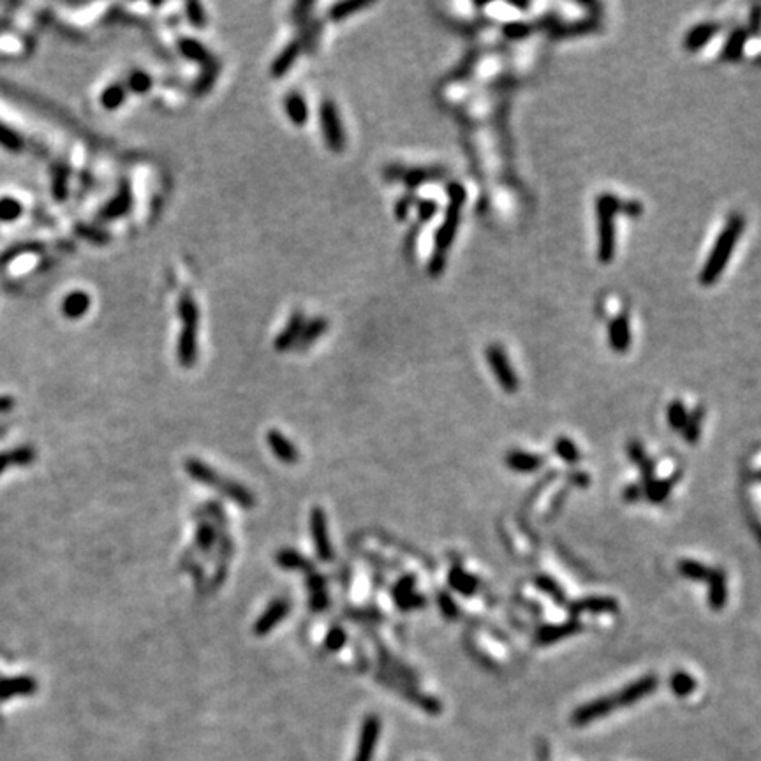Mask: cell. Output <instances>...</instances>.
<instances>
[{
  "mask_svg": "<svg viewBox=\"0 0 761 761\" xmlns=\"http://www.w3.org/2000/svg\"><path fill=\"white\" fill-rule=\"evenodd\" d=\"M709 603L712 610H723L728 600L726 575L723 569H714L712 577L709 578Z\"/></svg>",
  "mask_w": 761,
  "mask_h": 761,
  "instance_id": "22",
  "label": "cell"
},
{
  "mask_svg": "<svg viewBox=\"0 0 761 761\" xmlns=\"http://www.w3.org/2000/svg\"><path fill=\"white\" fill-rule=\"evenodd\" d=\"M620 211V201L610 193H603L595 200L598 217V259L608 264L615 257V215Z\"/></svg>",
  "mask_w": 761,
  "mask_h": 761,
  "instance_id": "5",
  "label": "cell"
},
{
  "mask_svg": "<svg viewBox=\"0 0 761 761\" xmlns=\"http://www.w3.org/2000/svg\"><path fill=\"white\" fill-rule=\"evenodd\" d=\"M88 307H90V296L83 291H72V293L65 294L62 300V314L69 319H78V317L85 316L88 312Z\"/></svg>",
  "mask_w": 761,
  "mask_h": 761,
  "instance_id": "20",
  "label": "cell"
},
{
  "mask_svg": "<svg viewBox=\"0 0 761 761\" xmlns=\"http://www.w3.org/2000/svg\"><path fill=\"white\" fill-rule=\"evenodd\" d=\"M319 124L321 132L324 136V141L332 152H342L346 148V131H344L340 113L337 110L335 102L326 99L319 106Z\"/></svg>",
  "mask_w": 761,
  "mask_h": 761,
  "instance_id": "6",
  "label": "cell"
},
{
  "mask_svg": "<svg viewBox=\"0 0 761 761\" xmlns=\"http://www.w3.org/2000/svg\"><path fill=\"white\" fill-rule=\"evenodd\" d=\"M703 418H705V411L701 406L696 407V409L691 412L689 418H687L686 426H684V439H686V442H689V444L698 442L701 433V423H703Z\"/></svg>",
  "mask_w": 761,
  "mask_h": 761,
  "instance_id": "30",
  "label": "cell"
},
{
  "mask_svg": "<svg viewBox=\"0 0 761 761\" xmlns=\"http://www.w3.org/2000/svg\"><path fill=\"white\" fill-rule=\"evenodd\" d=\"M291 611V601L287 598H277L266 607V610L259 615V618L254 624L253 631L256 636H266L270 631L275 630L280 622L287 617Z\"/></svg>",
  "mask_w": 761,
  "mask_h": 761,
  "instance_id": "11",
  "label": "cell"
},
{
  "mask_svg": "<svg viewBox=\"0 0 761 761\" xmlns=\"http://www.w3.org/2000/svg\"><path fill=\"white\" fill-rule=\"evenodd\" d=\"M657 686H659V680H657L656 675H643L641 678L634 680V682L627 684L626 687H622L617 694H615V703L618 707H631L636 701L643 700L645 696H650V694L656 693Z\"/></svg>",
  "mask_w": 761,
  "mask_h": 761,
  "instance_id": "10",
  "label": "cell"
},
{
  "mask_svg": "<svg viewBox=\"0 0 761 761\" xmlns=\"http://www.w3.org/2000/svg\"><path fill=\"white\" fill-rule=\"evenodd\" d=\"M675 479L678 481V476H673L670 479H652L650 483L643 486V495L650 502H663L670 494Z\"/></svg>",
  "mask_w": 761,
  "mask_h": 761,
  "instance_id": "28",
  "label": "cell"
},
{
  "mask_svg": "<svg viewBox=\"0 0 761 761\" xmlns=\"http://www.w3.org/2000/svg\"><path fill=\"white\" fill-rule=\"evenodd\" d=\"M666 418H668V425H670L671 430H684L689 415H687L686 411V406H684L680 400H673V402L668 406Z\"/></svg>",
  "mask_w": 761,
  "mask_h": 761,
  "instance_id": "32",
  "label": "cell"
},
{
  "mask_svg": "<svg viewBox=\"0 0 761 761\" xmlns=\"http://www.w3.org/2000/svg\"><path fill=\"white\" fill-rule=\"evenodd\" d=\"M127 87L131 88L132 92H136V94H145V92H148L152 88V78L147 74V72H132L131 76H129V83Z\"/></svg>",
  "mask_w": 761,
  "mask_h": 761,
  "instance_id": "38",
  "label": "cell"
},
{
  "mask_svg": "<svg viewBox=\"0 0 761 761\" xmlns=\"http://www.w3.org/2000/svg\"><path fill=\"white\" fill-rule=\"evenodd\" d=\"M438 603H439V608H441L442 615H444L446 618H455L456 615H458V608H456L455 600H453L451 594H448V592L444 591L439 592Z\"/></svg>",
  "mask_w": 761,
  "mask_h": 761,
  "instance_id": "42",
  "label": "cell"
},
{
  "mask_svg": "<svg viewBox=\"0 0 761 761\" xmlns=\"http://www.w3.org/2000/svg\"><path fill=\"white\" fill-rule=\"evenodd\" d=\"M568 479H569V483H573L575 486H587L588 483H591L588 476L585 474V472H580V471L571 472V474L568 476Z\"/></svg>",
  "mask_w": 761,
  "mask_h": 761,
  "instance_id": "50",
  "label": "cell"
},
{
  "mask_svg": "<svg viewBox=\"0 0 761 761\" xmlns=\"http://www.w3.org/2000/svg\"><path fill=\"white\" fill-rule=\"evenodd\" d=\"M298 53H300V45H298V42H291V45L287 46L282 53H280L279 57L275 58V62L271 64V74L275 76V78H280V76L286 74V72L293 67L294 62H296Z\"/></svg>",
  "mask_w": 761,
  "mask_h": 761,
  "instance_id": "27",
  "label": "cell"
},
{
  "mask_svg": "<svg viewBox=\"0 0 761 761\" xmlns=\"http://www.w3.org/2000/svg\"><path fill=\"white\" fill-rule=\"evenodd\" d=\"M670 689L675 696L686 698L696 689V680L687 671H675L670 678Z\"/></svg>",
  "mask_w": 761,
  "mask_h": 761,
  "instance_id": "29",
  "label": "cell"
},
{
  "mask_svg": "<svg viewBox=\"0 0 761 761\" xmlns=\"http://www.w3.org/2000/svg\"><path fill=\"white\" fill-rule=\"evenodd\" d=\"M266 444L270 446L271 453L275 455V458L284 462V464L293 465L300 460V453H298L296 446L282 432H279V430H270L266 433Z\"/></svg>",
  "mask_w": 761,
  "mask_h": 761,
  "instance_id": "14",
  "label": "cell"
},
{
  "mask_svg": "<svg viewBox=\"0 0 761 761\" xmlns=\"http://www.w3.org/2000/svg\"><path fill=\"white\" fill-rule=\"evenodd\" d=\"M178 316L182 319V330L178 335L177 356L184 369H191L198 360V332H200V310L194 298L184 293L178 302Z\"/></svg>",
  "mask_w": 761,
  "mask_h": 761,
  "instance_id": "4",
  "label": "cell"
},
{
  "mask_svg": "<svg viewBox=\"0 0 761 761\" xmlns=\"http://www.w3.org/2000/svg\"><path fill=\"white\" fill-rule=\"evenodd\" d=\"M124 101H125V87H122V85H113V87L106 88V90L102 92L101 102L104 108H108V110H117L118 106H120Z\"/></svg>",
  "mask_w": 761,
  "mask_h": 761,
  "instance_id": "35",
  "label": "cell"
},
{
  "mask_svg": "<svg viewBox=\"0 0 761 761\" xmlns=\"http://www.w3.org/2000/svg\"><path fill=\"white\" fill-rule=\"evenodd\" d=\"M196 541H198V545H200L201 548H205V550H207V548H210L211 545H214V541H215L214 529H211L210 525H207V524L201 525V527L198 529V532H196Z\"/></svg>",
  "mask_w": 761,
  "mask_h": 761,
  "instance_id": "44",
  "label": "cell"
},
{
  "mask_svg": "<svg viewBox=\"0 0 761 761\" xmlns=\"http://www.w3.org/2000/svg\"><path fill=\"white\" fill-rule=\"evenodd\" d=\"M747 38H749V31H746V29H737L730 35V39H728V42L723 48L724 61H739L742 57L744 48H746Z\"/></svg>",
  "mask_w": 761,
  "mask_h": 761,
  "instance_id": "26",
  "label": "cell"
},
{
  "mask_svg": "<svg viewBox=\"0 0 761 761\" xmlns=\"http://www.w3.org/2000/svg\"><path fill=\"white\" fill-rule=\"evenodd\" d=\"M627 456H630V460L633 462V464L640 465L641 462L647 458V455H645L643 444H641L640 441H631L630 446H627Z\"/></svg>",
  "mask_w": 761,
  "mask_h": 761,
  "instance_id": "45",
  "label": "cell"
},
{
  "mask_svg": "<svg viewBox=\"0 0 761 761\" xmlns=\"http://www.w3.org/2000/svg\"><path fill=\"white\" fill-rule=\"evenodd\" d=\"M309 524H310V532H312L314 547H316L317 557L323 562H328L333 559V548L332 541H330L328 534V520H326V513L316 506V508L310 511L309 515Z\"/></svg>",
  "mask_w": 761,
  "mask_h": 761,
  "instance_id": "8",
  "label": "cell"
},
{
  "mask_svg": "<svg viewBox=\"0 0 761 761\" xmlns=\"http://www.w3.org/2000/svg\"><path fill=\"white\" fill-rule=\"evenodd\" d=\"M719 29L721 26L712 22L700 23L694 29H691L686 34V38H684V48H686V51H698V49L703 48L719 32Z\"/></svg>",
  "mask_w": 761,
  "mask_h": 761,
  "instance_id": "17",
  "label": "cell"
},
{
  "mask_svg": "<svg viewBox=\"0 0 761 761\" xmlns=\"http://www.w3.org/2000/svg\"><path fill=\"white\" fill-rule=\"evenodd\" d=\"M638 467H640L641 479H643V485H641V486H645V485H647V483H650L652 479H654V469H656V467H654V460L645 458L643 462H641V464L638 465Z\"/></svg>",
  "mask_w": 761,
  "mask_h": 761,
  "instance_id": "47",
  "label": "cell"
},
{
  "mask_svg": "<svg viewBox=\"0 0 761 761\" xmlns=\"http://www.w3.org/2000/svg\"><path fill=\"white\" fill-rule=\"evenodd\" d=\"M418 210H419V219L423 221H428L432 219L433 215H435V211H438V205L433 203V201H423V203L418 205Z\"/></svg>",
  "mask_w": 761,
  "mask_h": 761,
  "instance_id": "49",
  "label": "cell"
},
{
  "mask_svg": "<svg viewBox=\"0 0 761 761\" xmlns=\"http://www.w3.org/2000/svg\"><path fill=\"white\" fill-rule=\"evenodd\" d=\"M761 29V8H756L753 13V18H751V31H760Z\"/></svg>",
  "mask_w": 761,
  "mask_h": 761,
  "instance_id": "51",
  "label": "cell"
},
{
  "mask_svg": "<svg viewBox=\"0 0 761 761\" xmlns=\"http://www.w3.org/2000/svg\"><path fill=\"white\" fill-rule=\"evenodd\" d=\"M275 562L279 568L289 569V571H307V573H312V562L307 561L300 552L291 550V548H284L279 550L275 555Z\"/></svg>",
  "mask_w": 761,
  "mask_h": 761,
  "instance_id": "23",
  "label": "cell"
},
{
  "mask_svg": "<svg viewBox=\"0 0 761 761\" xmlns=\"http://www.w3.org/2000/svg\"><path fill=\"white\" fill-rule=\"evenodd\" d=\"M618 610V603L614 598H601V595H594V598H584V600H578L575 603L569 604V611L571 615H580L582 611H592V614H614Z\"/></svg>",
  "mask_w": 761,
  "mask_h": 761,
  "instance_id": "16",
  "label": "cell"
},
{
  "mask_svg": "<svg viewBox=\"0 0 761 761\" xmlns=\"http://www.w3.org/2000/svg\"><path fill=\"white\" fill-rule=\"evenodd\" d=\"M180 49L185 53V55H187L189 58H191V61H196V62L210 61V55H208L207 49H205L200 42L193 41V39H184V41H180Z\"/></svg>",
  "mask_w": 761,
  "mask_h": 761,
  "instance_id": "36",
  "label": "cell"
},
{
  "mask_svg": "<svg viewBox=\"0 0 761 761\" xmlns=\"http://www.w3.org/2000/svg\"><path fill=\"white\" fill-rule=\"evenodd\" d=\"M534 584L538 585V587L541 588V591L545 592V594L550 595V598L555 601V603H557V604H566V595H564V592H562V588L559 587V584L554 580V578L545 577V575H541V577L536 578Z\"/></svg>",
  "mask_w": 761,
  "mask_h": 761,
  "instance_id": "34",
  "label": "cell"
},
{
  "mask_svg": "<svg viewBox=\"0 0 761 761\" xmlns=\"http://www.w3.org/2000/svg\"><path fill=\"white\" fill-rule=\"evenodd\" d=\"M310 608H312L314 611H323L326 610V607H328V595H326V591H317V592H310Z\"/></svg>",
  "mask_w": 761,
  "mask_h": 761,
  "instance_id": "46",
  "label": "cell"
},
{
  "mask_svg": "<svg viewBox=\"0 0 761 761\" xmlns=\"http://www.w3.org/2000/svg\"><path fill=\"white\" fill-rule=\"evenodd\" d=\"M677 569H678V573L682 575L684 578H687V580H694V582H709V578L712 577V571H714V569L701 564V562L689 561V559H684V561L678 562Z\"/></svg>",
  "mask_w": 761,
  "mask_h": 761,
  "instance_id": "25",
  "label": "cell"
},
{
  "mask_svg": "<svg viewBox=\"0 0 761 761\" xmlns=\"http://www.w3.org/2000/svg\"><path fill=\"white\" fill-rule=\"evenodd\" d=\"M744 227H746V221H744V217L740 214L731 215L730 219H728V223L724 224L723 231L716 238V243H714L712 250H710L709 257H707V261H705L703 268L700 271L701 286H714L719 280V277L726 270V264L730 261L731 253L735 250L737 243H739L740 237H742Z\"/></svg>",
  "mask_w": 761,
  "mask_h": 761,
  "instance_id": "2",
  "label": "cell"
},
{
  "mask_svg": "<svg viewBox=\"0 0 761 761\" xmlns=\"http://www.w3.org/2000/svg\"><path fill=\"white\" fill-rule=\"evenodd\" d=\"M448 582H449V587H451L453 591L460 592V594H464V595L474 594L476 588L479 587V582L476 580L472 575L465 573L464 569L458 568V566H455V568L449 571Z\"/></svg>",
  "mask_w": 761,
  "mask_h": 761,
  "instance_id": "24",
  "label": "cell"
},
{
  "mask_svg": "<svg viewBox=\"0 0 761 761\" xmlns=\"http://www.w3.org/2000/svg\"><path fill=\"white\" fill-rule=\"evenodd\" d=\"M185 471L194 481L201 483V485H207L210 488H217L223 495H226L227 499L234 502V504L241 506L243 509H250L253 506H256V497H254L253 492L243 486L241 483L233 481L230 478H224L219 472L214 471L211 467H208L205 462L198 458H189L185 462Z\"/></svg>",
  "mask_w": 761,
  "mask_h": 761,
  "instance_id": "3",
  "label": "cell"
},
{
  "mask_svg": "<svg viewBox=\"0 0 761 761\" xmlns=\"http://www.w3.org/2000/svg\"><path fill=\"white\" fill-rule=\"evenodd\" d=\"M555 453L559 455V458L564 460L566 464H577V462H580V449L568 438L557 439V442H555Z\"/></svg>",
  "mask_w": 761,
  "mask_h": 761,
  "instance_id": "33",
  "label": "cell"
},
{
  "mask_svg": "<svg viewBox=\"0 0 761 761\" xmlns=\"http://www.w3.org/2000/svg\"><path fill=\"white\" fill-rule=\"evenodd\" d=\"M284 108L294 125L302 127L309 120V106H307L305 97L300 92H289L284 99Z\"/></svg>",
  "mask_w": 761,
  "mask_h": 761,
  "instance_id": "19",
  "label": "cell"
},
{
  "mask_svg": "<svg viewBox=\"0 0 761 761\" xmlns=\"http://www.w3.org/2000/svg\"><path fill=\"white\" fill-rule=\"evenodd\" d=\"M465 201H467V193H465L464 185L458 184V182L449 184L448 207H446L441 226H439L438 233H435L433 253L428 263L430 275H441L442 270H444L446 256H448V250L451 249L456 233H458L460 217H462V208H464Z\"/></svg>",
  "mask_w": 761,
  "mask_h": 761,
  "instance_id": "1",
  "label": "cell"
},
{
  "mask_svg": "<svg viewBox=\"0 0 761 761\" xmlns=\"http://www.w3.org/2000/svg\"><path fill=\"white\" fill-rule=\"evenodd\" d=\"M303 324H305V321H303L302 314H294V316L289 319V323H287L286 328L277 335L275 349L286 351L289 349V347L296 346L298 340H300V335H302Z\"/></svg>",
  "mask_w": 761,
  "mask_h": 761,
  "instance_id": "21",
  "label": "cell"
},
{
  "mask_svg": "<svg viewBox=\"0 0 761 761\" xmlns=\"http://www.w3.org/2000/svg\"><path fill=\"white\" fill-rule=\"evenodd\" d=\"M185 9H187L189 22L193 23L194 26L203 29V26L207 25V16H205L203 6L198 4V2H189V4L185 6Z\"/></svg>",
  "mask_w": 761,
  "mask_h": 761,
  "instance_id": "43",
  "label": "cell"
},
{
  "mask_svg": "<svg viewBox=\"0 0 761 761\" xmlns=\"http://www.w3.org/2000/svg\"><path fill=\"white\" fill-rule=\"evenodd\" d=\"M415 584H416L415 577H403L402 580L395 585V588H393V598H395L396 603L400 604L403 600H407V598L415 592Z\"/></svg>",
  "mask_w": 761,
  "mask_h": 761,
  "instance_id": "40",
  "label": "cell"
},
{
  "mask_svg": "<svg viewBox=\"0 0 761 761\" xmlns=\"http://www.w3.org/2000/svg\"><path fill=\"white\" fill-rule=\"evenodd\" d=\"M379 735H380V719L376 716V714H370V716H367L365 719H363L362 731H360L358 751H356L355 761H372Z\"/></svg>",
  "mask_w": 761,
  "mask_h": 761,
  "instance_id": "12",
  "label": "cell"
},
{
  "mask_svg": "<svg viewBox=\"0 0 761 761\" xmlns=\"http://www.w3.org/2000/svg\"><path fill=\"white\" fill-rule=\"evenodd\" d=\"M615 709H617V703H615L614 696L595 698V700L587 701V703H584L582 707H578V709L571 714V724H573V726H587V724L594 723V721L611 714Z\"/></svg>",
  "mask_w": 761,
  "mask_h": 761,
  "instance_id": "9",
  "label": "cell"
},
{
  "mask_svg": "<svg viewBox=\"0 0 761 761\" xmlns=\"http://www.w3.org/2000/svg\"><path fill=\"white\" fill-rule=\"evenodd\" d=\"M369 8V4L367 2H340V4L333 6L332 11H330V15H332V19H335V22H340V19L347 18V16H351L353 13L360 11V9H365Z\"/></svg>",
  "mask_w": 761,
  "mask_h": 761,
  "instance_id": "37",
  "label": "cell"
},
{
  "mask_svg": "<svg viewBox=\"0 0 761 761\" xmlns=\"http://www.w3.org/2000/svg\"><path fill=\"white\" fill-rule=\"evenodd\" d=\"M608 342L610 347L618 353V355H624L631 346V326L630 319H627L624 314H618L608 324Z\"/></svg>",
  "mask_w": 761,
  "mask_h": 761,
  "instance_id": "13",
  "label": "cell"
},
{
  "mask_svg": "<svg viewBox=\"0 0 761 761\" xmlns=\"http://www.w3.org/2000/svg\"><path fill=\"white\" fill-rule=\"evenodd\" d=\"M23 208L16 200H0V221H16L22 215Z\"/></svg>",
  "mask_w": 761,
  "mask_h": 761,
  "instance_id": "39",
  "label": "cell"
},
{
  "mask_svg": "<svg viewBox=\"0 0 761 761\" xmlns=\"http://www.w3.org/2000/svg\"><path fill=\"white\" fill-rule=\"evenodd\" d=\"M584 630L582 622L577 617H573L571 620L564 622V624H557V626H543L541 630L536 634V641L539 645H548L555 643V641L562 640V638H568L571 634H577Z\"/></svg>",
  "mask_w": 761,
  "mask_h": 761,
  "instance_id": "15",
  "label": "cell"
},
{
  "mask_svg": "<svg viewBox=\"0 0 761 761\" xmlns=\"http://www.w3.org/2000/svg\"><path fill=\"white\" fill-rule=\"evenodd\" d=\"M486 362L488 367L494 372L495 379L501 385V388L508 393H515L518 390V377H516L515 370H513L511 362H509L508 355H506L504 347L499 346V344H490L485 351Z\"/></svg>",
  "mask_w": 761,
  "mask_h": 761,
  "instance_id": "7",
  "label": "cell"
},
{
  "mask_svg": "<svg viewBox=\"0 0 761 761\" xmlns=\"http://www.w3.org/2000/svg\"><path fill=\"white\" fill-rule=\"evenodd\" d=\"M326 328H328V323H326V319H321V317L303 324L302 335H300V340H298V346H302V347L310 346V344H312L314 340L321 335V333L326 332Z\"/></svg>",
  "mask_w": 761,
  "mask_h": 761,
  "instance_id": "31",
  "label": "cell"
},
{
  "mask_svg": "<svg viewBox=\"0 0 761 761\" xmlns=\"http://www.w3.org/2000/svg\"><path fill=\"white\" fill-rule=\"evenodd\" d=\"M504 462L506 465L515 472H534L543 465L541 456L532 455V453L520 451V449H513V451H509L508 455H506Z\"/></svg>",
  "mask_w": 761,
  "mask_h": 761,
  "instance_id": "18",
  "label": "cell"
},
{
  "mask_svg": "<svg viewBox=\"0 0 761 761\" xmlns=\"http://www.w3.org/2000/svg\"><path fill=\"white\" fill-rule=\"evenodd\" d=\"M346 640H347L346 631H344L342 627H333V630H330V633L326 634V638H324V647H326V650L330 652H337L344 647Z\"/></svg>",
  "mask_w": 761,
  "mask_h": 761,
  "instance_id": "41",
  "label": "cell"
},
{
  "mask_svg": "<svg viewBox=\"0 0 761 761\" xmlns=\"http://www.w3.org/2000/svg\"><path fill=\"white\" fill-rule=\"evenodd\" d=\"M624 501L626 502H636L640 501L641 497H643V486L641 485H630L626 486V490H624Z\"/></svg>",
  "mask_w": 761,
  "mask_h": 761,
  "instance_id": "48",
  "label": "cell"
}]
</instances>
